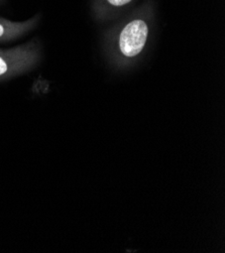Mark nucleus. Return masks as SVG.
Instances as JSON below:
<instances>
[{"mask_svg": "<svg viewBox=\"0 0 225 253\" xmlns=\"http://www.w3.org/2000/svg\"><path fill=\"white\" fill-rule=\"evenodd\" d=\"M40 59V46L36 42L0 49V81L30 71Z\"/></svg>", "mask_w": 225, "mask_h": 253, "instance_id": "1", "label": "nucleus"}, {"mask_svg": "<svg viewBox=\"0 0 225 253\" xmlns=\"http://www.w3.org/2000/svg\"><path fill=\"white\" fill-rule=\"evenodd\" d=\"M107 3L113 7H122L131 3L134 0H106Z\"/></svg>", "mask_w": 225, "mask_h": 253, "instance_id": "4", "label": "nucleus"}, {"mask_svg": "<svg viewBox=\"0 0 225 253\" xmlns=\"http://www.w3.org/2000/svg\"><path fill=\"white\" fill-rule=\"evenodd\" d=\"M148 38V24L141 18L130 21L120 32L118 44L120 53L127 58H135L141 53Z\"/></svg>", "mask_w": 225, "mask_h": 253, "instance_id": "2", "label": "nucleus"}, {"mask_svg": "<svg viewBox=\"0 0 225 253\" xmlns=\"http://www.w3.org/2000/svg\"><path fill=\"white\" fill-rule=\"evenodd\" d=\"M2 1H4V0H0V3H1Z\"/></svg>", "mask_w": 225, "mask_h": 253, "instance_id": "5", "label": "nucleus"}, {"mask_svg": "<svg viewBox=\"0 0 225 253\" xmlns=\"http://www.w3.org/2000/svg\"><path fill=\"white\" fill-rule=\"evenodd\" d=\"M40 20L39 15L27 21H10L0 16V42H7L21 38L36 28Z\"/></svg>", "mask_w": 225, "mask_h": 253, "instance_id": "3", "label": "nucleus"}]
</instances>
